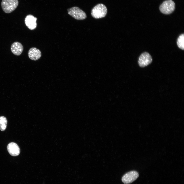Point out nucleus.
<instances>
[{"label":"nucleus","instance_id":"2","mask_svg":"<svg viewBox=\"0 0 184 184\" xmlns=\"http://www.w3.org/2000/svg\"><path fill=\"white\" fill-rule=\"evenodd\" d=\"M107 12V9L105 6L102 4H99L92 9L91 15L95 19H99L104 17Z\"/></svg>","mask_w":184,"mask_h":184},{"label":"nucleus","instance_id":"3","mask_svg":"<svg viewBox=\"0 0 184 184\" xmlns=\"http://www.w3.org/2000/svg\"><path fill=\"white\" fill-rule=\"evenodd\" d=\"M67 11L70 15L77 20H84L87 17L85 13L77 7H74L69 8L67 9Z\"/></svg>","mask_w":184,"mask_h":184},{"label":"nucleus","instance_id":"12","mask_svg":"<svg viewBox=\"0 0 184 184\" xmlns=\"http://www.w3.org/2000/svg\"><path fill=\"white\" fill-rule=\"evenodd\" d=\"M177 44L178 47L180 49H184V34L183 33L180 35L177 40Z\"/></svg>","mask_w":184,"mask_h":184},{"label":"nucleus","instance_id":"9","mask_svg":"<svg viewBox=\"0 0 184 184\" xmlns=\"http://www.w3.org/2000/svg\"><path fill=\"white\" fill-rule=\"evenodd\" d=\"M29 58L31 60L36 61L39 59L41 56L40 50L35 47L30 49L28 53Z\"/></svg>","mask_w":184,"mask_h":184},{"label":"nucleus","instance_id":"11","mask_svg":"<svg viewBox=\"0 0 184 184\" xmlns=\"http://www.w3.org/2000/svg\"><path fill=\"white\" fill-rule=\"evenodd\" d=\"M7 120L6 118L3 116H0V130L4 131L6 128Z\"/></svg>","mask_w":184,"mask_h":184},{"label":"nucleus","instance_id":"7","mask_svg":"<svg viewBox=\"0 0 184 184\" xmlns=\"http://www.w3.org/2000/svg\"><path fill=\"white\" fill-rule=\"evenodd\" d=\"M37 18L31 14L26 16L25 19V23L28 28L31 30H33L36 27Z\"/></svg>","mask_w":184,"mask_h":184},{"label":"nucleus","instance_id":"6","mask_svg":"<svg viewBox=\"0 0 184 184\" xmlns=\"http://www.w3.org/2000/svg\"><path fill=\"white\" fill-rule=\"evenodd\" d=\"M152 61V58L150 54L147 52H145L139 56L138 63L139 66L143 67L150 64Z\"/></svg>","mask_w":184,"mask_h":184},{"label":"nucleus","instance_id":"8","mask_svg":"<svg viewBox=\"0 0 184 184\" xmlns=\"http://www.w3.org/2000/svg\"><path fill=\"white\" fill-rule=\"evenodd\" d=\"M7 148L9 154L13 156H17L20 153L19 147L18 145L14 142L9 143L7 146Z\"/></svg>","mask_w":184,"mask_h":184},{"label":"nucleus","instance_id":"10","mask_svg":"<svg viewBox=\"0 0 184 184\" xmlns=\"http://www.w3.org/2000/svg\"><path fill=\"white\" fill-rule=\"evenodd\" d=\"M12 52L14 55L19 56L22 52L23 49L22 45L18 42H15L12 44L11 48Z\"/></svg>","mask_w":184,"mask_h":184},{"label":"nucleus","instance_id":"4","mask_svg":"<svg viewBox=\"0 0 184 184\" xmlns=\"http://www.w3.org/2000/svg\"><path fill=\"white\" fill-rule=\"evenodd\" d=\"M175 8V3L172 0L164 1L159 7L160 11L163 13L168 14L172 13Z\"/></svg>","mask_w":184,"mask_h":184},{"label":"nucleus","instance_id":"1","mask_svg":"<svg viewBox=\"0 0 184 184\" xmlns=\"http://www.w3.org/2000/svg\"><path fill=\"white\" fill-rule=\"evenodd\" d=\"M19 4L18 0H2L1 5L3 11L9 13L14 11Z\"/></svg>","mask_w":184,"mask_h":184},{"label":"nucleus","instance_id":"5","mask_svg":"<svg viewBox=\"0 0 184 184\" xmlns=\"http://www.w3.org/2000/svg\"><path fill=\"white\" fill-rule=\"evenodd\" d=\"M139 176V174L137 171H131L125 174L122 177L121 180L125 184H129L135 181Z\"/></svg>","mask_w":184,"mask_h":184}]
</instances>
